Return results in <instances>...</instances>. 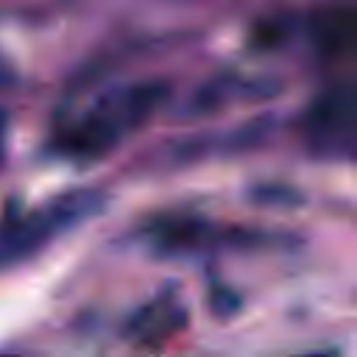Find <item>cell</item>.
<instances>
[{
  "mask_svg": "<svg viewBox=\"0 0 357 357\" xmlns=\"http://www.w3.org/2000/svg\"><path fill=\"white\" fill-rule=\"evenodd\" d=\"M296 357H340V351L337 349H315V351H304Z\"/></svg>",
  "mask_w": 357,
  "mask_h": 357,
  "instance_id": "obj_6",
  "label": "cell"
},
{
  "mask_svg": "<svg viewBox=\"0 0 357 357\" xmlns=\"http://www.w3.org/2000/svg\"><path fill=\"white\" fill-rule=\"evenodd\" d=\"M307 142L324 156H349L354 142V92L337 86L315 100L304 120Z\"/></svg>",
  "mask_w": 357,
  "mask_h": 357,
  "instance_id": "obj_3",
  "label": "cell"
},
{
  "mask_svg": "<svg viewBox=\"0 0 357 357\" xmlns=\"http://www.w3.org/2000/svg\"><path fill=\"white\" fill-rule=\"evenodd\" d=\"M6 128H8V117L0 109V162H3V148H6Z\"/></svg>",
  "mask_w": 357,
  "mask_h": 357,
  "instance_id": "obj_7",
  "label": "cell"
},
{
  "mask_svg": "<svg viewBox=\"0 0 357 357\" xmlns=\"http://www.w3.org/2000/svg\"><path fill=\"white\" fill-rule=\"evenodd\" d=\"M187 324V310L178 296L167 293L137 310L128 321V335L139 346H162L167 337H173Z\"/></svg>",
  "mask_w": 357,
  "mask_h": 357,
  "instance_id": "obj_5",
  "label": "cell"
},
{
  "mask_svg": "<svg viewBox=\"0 0 357 357\" xmlns=\"http://www.w3.org/2000/svg\"><path fill=\"white\" fill-rule=\"evenodd\" d=\"M167 100V84L139 81L114 86L100 95L59 139V148L67 156L95 159L112 151L120 139L145 126V120Z\"/></svg>",
  "mask_w": 357,
  "mask_h": 357,
  "instance_id": "obj_1",
  "label": "cell"
},
{
  "mask_svg": "<svg viewBox=\"0 0 357 357\" xmlns=\"http://www.w3.org/2000/svg\"><path fill=\"white\" fill-rule=\"evenodd\" d=\"M148 243L159 254H198L209 251L215 245H229V243H254L248 231H229L220 226H212L201 218H162L148 226L145 231Z\"/></svg>",
  "mask_w": 357,
  "mask_h": 357,
  "instance_id": "obj_4",
  "label": "cell"
},
{
  "mask_svg": "<svg viewBox=\"0 0 357 357\" xmlns=\"http://www.w3.org/2000/svg\"><path fill=\"white\" fill-rule=\"evenodd\" d=\"M103 204L106 198L98 190H73L33 212L8 218L0 226V268L33 257L61 231L98 215Z\"/></svg>",
  "mask_w": 357,
  "mask_h": 357,
  "instance_id": "obj_2",
  "label": "cell"
}]
</instances>
